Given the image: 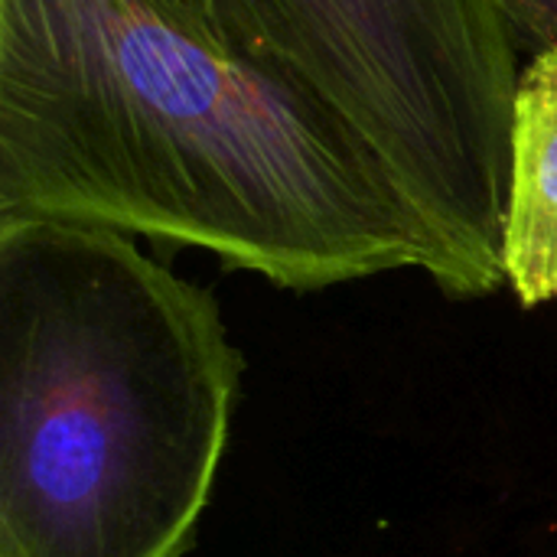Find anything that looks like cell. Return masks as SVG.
<instances>
[{"label":"cell","mask_w":557,"mask_h":557,"mask_svg":"<svg viewBox=\"0 0 557 557\" xmlns=\"http://www.w3.org/2000/svg\"><path fill=\"white\" fill-rule=\"evenodd\" d=\"M202 248L287 290L447 261L326 104L163 0H0V222Z\"/></svg>","instance_id":"obj_1"},{"label":"cell","mask_w":557,"mask_h":557,"mask_svg":"<svg viewBox=\"0 0 557 557\" xmlns=\"http://www.w3.org/2000/svg\"><path fill=\"white\" fill-rule=\"evenodd\" d=\"M242 356L131 235L0 222V557H186Z\"/></svg>","instance_id":"obj_2"},{"label":"cell","mask_w":557,"mask_h":557,"mask_svg":"<svg viewBox=\"0 0 557 557\" xmlns=\"http://www.w3.org/2000/svg\"><path fill=\"white\" fill-rule=\"evenodd\" d=\"M313 95L385 163L447 261V297L506 284L512 101L503 0H163Z\"/></svg>","instance_id":"obj_3"},{"label":"cell","mask_w":557,"mask_h":557,"mask_svg":"<svg viewBox=\"0 0 557 557\" xmlns=\"http://www.w3.org/2000/svg\"><path fill=\"white\" fill-rule=\"evenodd\" d=\"M506 284L522 307L557 300V42L525 55L509 137Z\"/></svg>","instance_id":"obj_4"},{"label":"cell","mask_w":557,"mask_h":557,"mask_svg":"<svg viewBox=\"0 0 557 557\" xmlns=\"http://www.w3.org/2000/svg\"><path fill=\"white\" fill-rule=\"evenodd\" d=\"M525 55L557 42V0H503Z\"/></svg>","instance_id":"obj_5"}]
</instances>
